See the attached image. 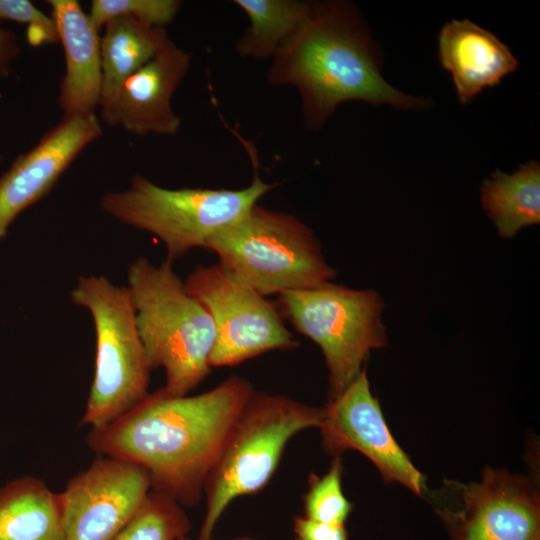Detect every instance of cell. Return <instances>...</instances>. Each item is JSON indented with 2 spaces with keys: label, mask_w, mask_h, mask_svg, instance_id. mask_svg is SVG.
<instances>
[{
  "label": "cell",
  "mask_w": 540,
  "mask_h": 540,
  "mask_svg": "<svg viewBox=\"0 0 540 540\" xmlns=\"http://www.w3.org/2000/svg\"><path fill=\"white\" fill-rule=\"evenodd\" d=\"M185 288L209 312L216 339L211 367L240 364L274 350L299 346L276 304L240 282L219 263L198 265Z\"/></svg>",
  "instance_id": "9"
},
{
  "label": "cell",
  "mask_w": 540,
  "mask_h": 540,
  "mask_svg": "<svg viewBox=\"0 0 540 540\" xmlns=\"http://www.w3.org/2000/svg\"><path fill=\"white\" fill-rule=\"evenodd\" d=\"M151 491L148 473L132 462L98 455L60 493L64 540H110Z\"/></svg>",
  "instance_id": "10"
},
{
  "label": "cell",
  "mask_w": 540,
  "mask_h": 540,
  "mask_svg": "<svg viewBox=\"0 0 540 540\" xmlns=\"http://www.w3.org/2000/svg\"><path fill=\"white\" fill-rule=\"evenodd\" d=\"M244 145L254 169L253 179L245 188L168 189L137 175L128 189L107 193L101 208L119 221L159 238L166 246L167 259L173 262L194 248H204L209 238L239 220L277 186L260 179L254 148Z\"/></svg>",
  "instance_id": "6"
},
{
  "label": "cell",
  "mask_w": 540,
  "mask_h": 540,
  "mask_svg": "<svg viewBox=\"0 0 540 540\" xmlns=\"http://www.w3.org/2000/svg\"><path fill=\"white\" fill-rule=\"evenodd\" d=\"M323 415V407L254 390L205 481L206 512L197 539L211 540L219 518L234 499L262 490L289 440L305 429L319 428Z\"/></svg>",
  "instance_id": "5"
},
{
  "label": "cell",
  "mask_w": 540,
  "mask_h": 540,
  "mask_svg": "<svg viewBox=\"0 0 540 540\" xmlns=\"http://www.w3.org/2000/svg\"><path fill=\"white\" fill-rule=\"evenodd\" d=\"M0 20L28 25L27 36L31 45L56 44L59 41L53 18L28 0H0Z\"/></svg>",
  "instance_id": "24"
},
{
  "label": "cell",
  "mask_w": 540,
  "mask_h": 540,
  "mask_svg": "<svg viewBox=\"0 0 540 540\" xmlns=\"http://www.w3.org/2000/svg\"><path fill=\"white\" fill-rule=\"evenodd\" d=\"M204 248L236 279L265 297L314 289L336 276L311 228L293 214L257 204L215 233Z\"/></svg>",
  "instance_id": "4"
},
{
  "label": "cell",
  "mask_w": 540,
  "mask_h": 540,
  "mask_svg": "<svg viewBox=\"0 0 540 540\" xmlns=\"http://www.w3.org/2000/svg\"><path fill=\"white\" fill-rule=\"evenodd\" d=\"M295 540H348L344 525H330L317 522L305 516L293 519Z\"/></svg>",
  "instance_id": "25"
},
{
  "label": "cell",
  "mask_w": 540,
  "mask_h": 540,
  "mask_svg": "<svg viewBox=\"0 0 540 540\" xmlns=\"http://www.w3.org/2000/svg\"><path fill=\"white\" fill-rule=\"evenodd\" d=\"M172 41L163 27L130 16H118L105 24L100 38L102 86L99 106L102 120L110 125L123 82Z\"/></svg>",
  "instance_id": "17"
},
{
  "label": "cell",
  "mask_w": 540,
  "mask_h": 540,
  "mask_svg": "<svg viewBox=\"0 0 540 540\" xmlns=\"http://www.w3.org/2000/svg\"><path fill=\"white\" fill-rule=\"evenodd\" d=\"M323 409L319 428L327 453L335 457L348 449L357 450L377 467L386 482H398L417 495L424 494L425 477L390 433L379 401L370 390L365 367Z\"/></svg>",
  "instance_id": "12"
},
{
  "label": "cell",
  "mask_w": 540,
  "mask_h": 540,
  "mask_svg": "<svg viewBox=\"0 0 540 540\" xmlns=\"http://www.w3.org/2000/svg\"><path fill=\"white\" fill-rule=\"evenodd\" d=\"M70 296L94 321L95 373L81 424L100 428L146 398L152 369L128 287L116 286L104 276H82Z\"/></svg>",
  "instance_id": "7"
},
{
  "label": "cell",
  "mask_w": 540,
  "mask_h": 540,
  "mask_svg": "<svg viewBox=\"0 0 540 540\" xmlns=\"http://www.w3.org/2000/svg\"><path fill=\"white\" fill-rule=\"evenodd\" d=\"M19 52L15 34L0 28V77L8 76L10 64L18 56Z\"/></svg>",
  "instance_id": "26"
},
{
  "label": "cell",
  "mask_w": 540,
  "mask_h": 540,
  "mask_svg": "<svg viewBox=\"0 0 540 540\" xmlns=\"http://www.w3.org/2000/svg\"><path fill=\"white\" fill-rule=\"evenodd\" d=\"M191 523L182 506L171 497L151 490L135 516L110 540H178Z\"/></svg>",
  "instance_id": "21"
},
{
  "label": "cell",
  "mask_w": 540,
  "mask_h": 540,
  "mask_svg": "<svg viewBox=\"0 0 540 540\" xmlns=\"http://www.w3.org/2000/svg\"><path fill=\"white\" fill-rule=\"evenodd\" d=\"M65 54L59 103L64 117L95 113L102 86L98 30L77 0H48Z\"/></svg>",
  "instance_id": "16"
},
{
  "label": "cell",
  "mask_w": 540,
  "mask_h": 540,
  "mask_svg": "<svg viewBox=\"0 0 540 540\" xmlns=\"http://www.w3.org/2000/svg\"><path fill=\"white\" fill-rule=\"evenodd\" d=\"M276 306L297 332L314 341L328 370V400L359 375L370 352L387 343L384 301L372 289L332 282L279 295Z\"/></svg>",
  "instance_id": "8"
},
{
  "label": "cell",
  "mask_w": 540,
  "mask_h": 540,
  "mask_svg": "<svg viewBox=\"0 0 540 540\" xmlns=\"http://www.w3.org/2000/svg\"><path fill=\"white\" fill-rule=\"evenodd\" d=\"M267 80L297 90L303 122L312 130L347 101L400 110L430 105L429 99L403 93L383 78L369 30L347 1H310L302 24L272 58Z\"/></svg>",
  "instance_id": "2"
},
{
  "label": "cell",
  "mask_w": 540,
  "mask_h": 540,
  "mask_svg": "<svg viewBox=\"0 0 540 540\" xmlns=\"http://www.w3.org/2000/svg\"><path fill=\"white\" fill-rule=\"evenodd\" d=\"M439 61L450 72L458 100L466 104L518 68L510 49L490 31L463 20L447 22L438 36Z\"/></svg>",
  "instance_id": "15"
},
{
  "label": "cell",
  "mask_w": 540,
  "mask_h": 540,
  "mask_svg": "<svg viewBox=\"0 0 540 540\" xmlns=\"http://www.w3.org/2000/svg\"><path fill=\"white\" fill-rule=\"evenodd\" d=\"M250 25L235 44L236 53L254 60L273 58L305 19L310 1L235 0Z\"/></svg>",
  "instance_id": "20"
},
{
  "label": "cell",
  "mask_w": 540,
  "mask_h": 540,
  "mask_svg": "<svg viewBox=\"0 0 540 540\" xmlns=\"http://www.w3.org/2000/svg\"><path fill=\"white\" fill-rule=\"evenodd\" d=\"M102 134L95 113L63 117L0 177V240L26 208L45 197L76 157Z\"/></svg>",
  "instance_id": "13"
},
{
  "label": "cell",
  "mask_w": 540,
  "mask_h": 540,
  "mask_svg": "<svg viewBox=\"0 0 540 540\" xmlns=\"http://www.w3.org/2000/svg\"><path fill=\"white\" fill-rule=\"evenodd\" d=\"M0 540H64L61 494L32 476L0 486Z\"/></svg>",
  "instance_id": "18"
},
{
  "label": "cell",
  "mask_w": 540,
  "mask_h": 540,
  "mask_svg": "<svg viewBox=\"0 0 540 540\" xmlns=\"http://www.w3.org/2000/svg\"><path fill=\"white\" fill-rule=\"evenodd\" d=\"M180 7L178 0H93L88 16L97 30L118 16H130L164 28L173 21Z\"/></svg>",
  "instance_id": "23"
},
{
  "label": "cell",
  "mask_w": 540,
  "mask_h": 540,
  "mask_svg": "<svg viewBox=\"0 0 540 540\" xmlns=\"http://www.w3.org/2000/svg\"><path fill=\"white\" fill-rule=\"evenodd\" d=\"M457 507L439 514L452 540H540V502L523 477L487 468L480 482H450Z\"/></svg>",
  "instance_id": "11"
},
{
  "label": "cell",
  "mask_w": 540,
  "mask_h": 540,
  "mask_svg": "<svg viewBox=\"0 0 540 540\" xmlns=\"http://www.w3.org/2000/svg\"><path fill=\"white\" fill-rule=\"evenodd\" d=\"M178 540H193L191 538H189L187 535L179 538ZM198 540V539H196ZM235 540H252L250 537H246V536H242V537H239V538H236Z\"/></svg>",
  "instance_id": "27"
},
{
  "label": "cell",
  "mask_w": 540,
  "mask_h": 540,
  "mask_svg": "<svg viewBox=\"0 0 540 540\" xmlns=\"http://www.w3.org/2000/svg\"><path fill=\"white\" fill-rule=\"evenodd\" d=\"M253 392L251 383L236 375L193 396H173L161 388L109 424L91 429L87 443L97 455L142 467L151 490L181 506H195Z\"/></svg>",
  "instance_id": "1"
},
{
  "label": "cell",
  "mask_w": 540,
  "mask_h": 540,
  "mask_svg": "<svg viewBox=\"0 0 540 540\" xmlns=\"http://www.w3.org/2000/svg\"><path fill=\"white\" fill-rule=\"evenodd\" d=\"M483 209L503 238L514 237L522 228L540 222V164L536 160L519 166L512 174L500 170L483 181Z\"/></svg>",
  "instance_id": "19"
},
{
  "label": "cell",
  "mask_w": 540,
  "mask_h": 540,
  "mask_svg": "<svg viewBox=\"0 0 540 540\" xmlns=\"http://www.w3.org/2000/svg\"><path fill=\"white\" fill-rule=\"evenodd\" d=\"M190 64L191 54L172 41L123 82L110 126L138 136L176 134L181 120L171 99Z\"/></svg>",
  "instance_id": "14"
},
{
  "label": "cell",
  "mask_w": 540,
  "mask_h": 540,
  "mask_svg": "<svg viewBox=\"0 0 540 540\" xmlns=\"http://www.w3.org/2000/svg\"><path fill=\"white\" fill-rule=\"evenodd\" d=\"M343 465L335 456L326 474L309 477V487L303 496L304 516L308 519L330 524L344 525L353 505L342 490Z\"/></svg>",
  "instance_id": "22"
},
{
  "label": "cell",
  "mask_w": 540,
  "mask_h": 540,
  "mask_svg": "<svg viewBox=\"0 0 540 540\" xmlns=\"http://www.w3.org/2000/svg\"><path fill=\"white\" fill-rule=\"evenodd\" d=\"M136 325L151 369L165 371L166 393L185 396L210 373L216 330L206 308L185 288L166 259L137 258L128 270Z\"/></svg>",
  "instance_id": "3"
}]
</instances>
